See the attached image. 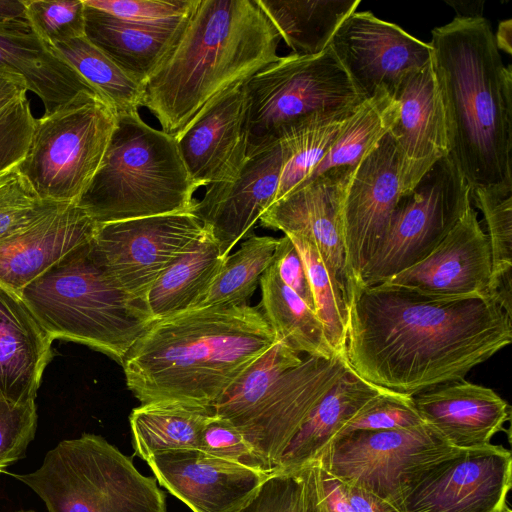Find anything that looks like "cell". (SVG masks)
Here are the masks:
<instances>
[{
    "instance_id": "46",
    "label": "cell",
    "mask_w": 512,
    "mask_h": 512,
    "mask_svg": "<svg viewBox=\"0 0 512 512\" xmlns=\"http://www.w3.org/2000/svg\"><path fill=\"white\" fill-rule=\"evenodd\" d=\"M34 121L27 97L0 113V172L19 164L25 157Z\"/></svg>"
},
{
    "instance_id": "25",
    "label": "cell",
    "mask_w": 512,
    "mask_h": 512,
    "mask_svg": "<svg viewBox=\"0 0 512 512\" xmlns=\"http://www.w3.org/2000/svg\"><path fill=\"white\" fill-rule=\"evenodd\" d=\"M52 341L21 297L0 284V397L35 401Z\"/></svg>"
},
{
    "instance_id": "41",
    "label": "cell",
    "mask_w": 512,
    "mask_h": 512,
    "mask_svg": "<svg viewBox=\"0 0 512 512\" xmlns=\"http://www.w3.org/2000/svg\"><path fill=\"white\" fill-rule=\"evenodd\" d=\"M57 204L40 198L18 164L0 172V236L26 225Z\"/></svg>"
},
{
    "instance_id": "19",
    "label": "cell",
    "mask_w": 512,
    "mask_h": 512,
    "mask_svg": "<svg viewBox=\"0 0 512 512\" xmlns=\"http://www.w3.org/2000/svg\"><path fill=\"white\" fill-rule=\"evenodd\" d=\"M284 157L279 140L247 157L237 178L212 184L193 213L220 247L224 257L249 235L273 204Z\"/></svg>"
},
{
    "instance_id": "11",
    "label": "cell",
    "mask_w": 512,
    "mask_h": 512,
    "mask_svg": "<svg viewBox=\"0 0 512 512\" xmlns=\"http://www.w3.org/2000/svg\"><path fill=\"white\" fill-rule=\"evenodd\" d=\"M471 200V188L448 154L400 197L384 240L363 268L360 288L422 261L472 206Z\"/></svg>"
},
{
    "instance_id": "36",
    "label": "cell",
    "mask_w": 512,
    "mask_h": 512,
    "mask_svg": "<svg viewBox=\"0 0 512 512\" xmlns=\"http://www.w3.org/2000/svg\"><path fill=\"white\" fill-rule=\"evenodd\" d=\"M278 242L271 236H248L227 256L200 307L247 304L272 264Z\"/></svg>"
},
{
    "instance_id": "7",
    "label": "cell",
    "mask_w": 512,
    "mask_h": 512,
    "mask_svg": "<svg viewBox=\"0 0 512 512\" xmlns=\"http://www.w3.org/2000/svg\"><path fill=\"white\" fill-rule=\"evenodd\" d=\"M196 190L175 137L134 113L117 116L101 164L76 204L104 224L193 212Z\"/></svg>"
},
{
    "instance_id": "22",
    "label": "cell",
    "mask_w": 512,
    "mask_h": 512,
    "mask_svg": "<svg viewBox=\"0 0 512 512\" xmlns=\"http://www.w3.org/2000/svg\"><path fill=\"white\" fill-rule=\"evenodd\" d=\"M97 226L76 203H59L0 236V284L19 295L65 255L90 242Z\"/></svg>"
},
{
    "instance_id": "53",
    "label": "cell",
    "mask_w": 512,
    "mask_h": 512,
    "mask_svg": "<svg viewBox=\"0 0 512 512\" xmlns=\"http://www.w3.org/2000/svg\"><path fill=\"white\" fill-rule=\"evenodd\" d=\"M21 512H24V511H21ZM25 512H34V511H25Z\"/></svg>"
},
{
    "instance_id": "21",
    "label": "cell",
    "mask_w": 512,
    "mask_h": 512,
    "mask_svg": "<svg viewBox=\"0 0 512 512\" xmlns=\"http://www.w3.org/2000/svg\"><path fill=\"white\" fill-rule=\"evenodd\" d=\"M392 97L398 113L388 133L398 153L404 195L450 153L446 116L432 62L406 76Z\"/></svg>"
},
{
    "instance_id": "28",
    "label": "cell",
    "mask_w": 512,
    "mask_h": 512,
    "mask_svg": "<svg viewBox=\"0 0 512 512\" xmlns=\"http://www.w3.org/2000/svg\"><path fill=\"white\" fill-rule=\"evenodd\" d=\"M385 390L362 379L350 368L311 411L284 450L276 469L316 461L348 421Z\"/></svg>"
},
{
    "instance_id": "1",
    "label": "cell",
    "mask_w": 512,
    "mask_h": 512,
    "mask_svg": "<svg viewBox=\"0 0 512 512\" xmlns=\"http://www.w3.org/2000/svg\"><path fill=\"white\" fill-rule=\"evenodd\" d=\"M512 341V317L490 296L431 300L374 285L353 293L345 356L362 379L415 396L465 378Z\"/></svg>"
},
{
    "instance_id": "43",
    "label": "cell",
    "mask_w": 512,
    "mask_h": 512,
    "mask_svg": "<svg viewBox=\"0 0 512 512\" xmlns=\"http://www.w3.org/2000/svg\"><path fill=\"white\" fill-rule=\"evenodd\" d=\"M37 418L35 401L14 403L0 397V473L25 456Z\"/></svg>"
},
{
    "instance_id": "44",
    "label": "cell",
    "mask_w": 512,
    "mask_h": 512,
    "mask_svg": "<svg viewBox=\"0 0 512 512\" xmlns=\"http://www.w3.org/2000/svg\"><path fill=\"white\" fill-rule=\"evenodd\" d=\"M86 6L110 14L118 19L162 24L182 20L195 0H83Z\"/></svg>"
},
{
    "instance_id": "32",
    "label": "cell",
    "mask_w": 512,
    "mask_h": 512,
    "mask_svg": "<svg viewBox=\"0 0 512 512\" xmlns=\"http://www.w3.org/2000/svg\"><path fill=\"white\" fill-rule=\"evenodd\" d=\"M260 287V310L278 341L298 354L337 356L316 313L280 280L272 264L262 275Z\"/></svg>"
},
{
    "instance_id": "39",
    "label": "cell",
    "mask_w": 512,
    "mask_h": 512,
    "mask_svg": "<svg viewBox=\"0 0 512 512\" xmlns=\"http://www.w3.org/2000/svg\"><path fill=\"white\" fill-rule=\"evenodd\" d=\"M471 199L482 211L486 223L492 257L491 285L512 275V192L474 190Z\"/></svg>"
},
{
    "instance_id": "49",
    "label": "cell",
    "mask_w": 512,
    "mask_h": 512,
    "mask_svg": "<svg viewBox=\"0 0 512 512\" xmlns=\"http://www.w3.org/2000/svg\"><path fill=\"white\" fill-rule=\"evenodd\" d=\"M342 483L345 496L354 512H401L392 503L361 486L344 481Z\"/></svg>"
},
{
    "instance_id": "9",
    "label": "cell",
    "mask_w": 512,
    "mask_h": 512,
    "mask_svg": "<svg viewBox=\"0 0 512 512\" xmlns=\"http://www.w3.org/2000/svg\"><path fill=\"white\" fill-rule=\"evenodd\" d=\"M247 157L279 139L288 126L319 113L354 109L365 99L330 45L317 55L291 53L244 82Z\"/></svg>"
},
{
    "instance_id": "3",
    "label": "cell",
    "mask_w": 512,
    "mask_h": 512,
    "mask_svg": "<svg viewBox=\"0 0 512 512\" xmlns=\"http://www.w3.org/2000/svg\"><path fill=\"white\" fill-rule=\"evenodd\" d=\"M280 39L257 0H195L142 83V107L176 137L218 96L277 61Z\"/></svg>"
},
{
    "instance_id": "48",
    "label": "cell",
    "mask_w": 512,
    "mask_h": 512,
    "mask_svg": "<svg viewBox=\"0 0 512 512\" xmlns=\"http://www.w3.org/2000/svg\"><path fill=\"white\" fill-rule=\"evenodd\" d=\"M316 462L318 512H354L345 496L342 481Z\"/></svg>"
},
{
    "instance_id": "33",
    "label": "cell",
    "mask_w": 512,
    "mask_h": 512,
    "mask_svg": "<svg viewBox=\"0 0 512 512\" xmlns=\"http://www.w3.org/2000/svg\"><path fill=\"white\" fill-rule=\"evenodd\" d=\"M211 407L179 402H151L129 416L135 455L146 459L159 451L198 448L205 426L214 418Z\"/></svg>"
},
{
    "instance_id": "42",
    "label": "cell",
    "mask_w": 512,
    "mask_h": 512,
    "mask_svg": "<svg viewBox=\"0 0 512 512\" xmlns=\"http://www.w3.org/2000/svg\"><path fill=\"white\" fill-rule=\"evenodd\" d=\"M422 424L413 396L385 390L367 402L335 438L354 431L410 428Z\"/></svg>"
},
{
    "instance_id": "15",
    "label": "cell",
    "mask_w": 512,
    "mask_h": 512,
    "mask_svg": "<svg viewBox=\"0 0 512 512\" xmlns=\"http://www.w3.org/2000/svg\"><path fill=\"white\" fill-rule=\"evenodd\" d=\"M399 168L395 144L387 133L359 163L346 188L339 227L352 296L402 196Z\"/></svg>"
},
{
    "instance_id": "27",
    "label": "cell",
    "mask_w": 512,
    "mask_h": 512,
    "mask_svg": "<svg viewBox=\"0 0 512 512\" xmlns=\"http://www.w3.org/2000/svg\"><path fill=\"white\" fill-rule=\"evenodd\" d=\"M185 18L162 24L136 23L85 5V36L142 84L169 50Z\"/></svg>"
},
{
    "instance_id": "54",
    "label": "cell",
    "mask_w": 512,
    "mask_h": 512,
    "mask_svg": "<svg viewBox=\"0 0 512 512\" xmlns=\"http://www.w3.org/2000/svg\"><path fill=\"white\" fill-rule=\"evenodd\" d=\"M510 512H512V511H510Z\"/></svg>"
},
{
    "instance_id": "26",
    "label": "cell",
    "mask_w": 512,
    "mask_h": 512,
    "mask_svg": "<svg viewBox=\"0 0 512 512\" xmlns=\"http://www.w3.org/2000/svg\"><path fill=\"white\" fill-rule=\"evenodd\" d=\"M0 70L22 77L50 114L81 92L95 91L27 23L0 27Z\"/></svg>"
},
{
    "instance_id": "24",
    "label": "cell",
    "mask_w": 512,
    "mask_h": 512,
    "mask_svg": "<svg viewBox=\"0 0 512 512\" xmlns=\"http://www.w3.org/2000/svg\"><path fill=\"white\" fill-rule=\"evenodd\" d=\"M414 397L423 422L459 449L484 447L505 430L510 406L491 388L465 379L439 385Z\"/></svg>"
},
{
    "instance_id": "17",
    "label": "cell",
    "mask_w": 512,
    "mask_h": 512,
    "mask_svg": "<svg viewBox=\"0 0 512 512\" xmlns=\"http://www.w3.org/2000/svg\"><path fill=\"white\" fill-rule=\"evenodd\" d=\"M491 270L490 243L470 206L427 257L379 284L431 300L478 298L489 296Z\"/></svg>"
},
{
    "instance_id": "37",
    "label": "cell",
    "mask_w": 512,
    "mask_h": 512,
    "mask_svg": "<svg viewBox=\"0 0 512 512\" xmlns=\"http://www.w3.org/2000/svg\"><path fill=\"white\" fill-rule=\"evenodd\" d=\"M286 236L291 239L304 262L315 312L323 325L327 340L337 355L345 356L349 302L313 243L301 237Z\"/></svg>"
},
{
    "instance_id": "47",
    "label": "cell",
    "mask_w": 512,
    "mask_h": 512,
    "mask_svg": "<svg viewBox=\"0 0 512 512\" xmlns=\"http://www.w3.org/2000/svg\"><path fill=\"white\" fill-rule=\"evenodd\" d=\"M272 266L280 280L315 312L314 298L304 262L297 248L286 235L279 238Z\"/></svg>"
},
{
    "instance_id": "29",
    "label": "cell",
    "mask_w": 512,
    "mask_h": 512,
    "mask_svg": "<svg viewBox=\"0 0 512 512\" xmlns=\"http://www.w3.org/2000/svg\"><path fill=\"white\" fill-rule=\"evenodd\" d=\"M226 258L207 231L160 275L150 289L146 302L154 319L200 307Z\"/></svg>"
},
{
    "instance_id": "4",
    "label": "cell",
    "mask_w": 512,
    "mask_h": 512,
    "mask_svg": "<svg viewBox=\"0 0 512 512\" xmlns=\"http://www.w3.org/2000/svg\"><path fill=\"white\" fill-rule=\"evenodd\" d=\"M432 66L450 155L474 190L512 192V70L482 16H456L432 30Z\"/></svg>"
},
{
    "instance_id": "16",
    "label": "cell",
    "mask_w": 512,
    "mask_h": 512,
    "mask_svg": "<svg viewBox=\"0 0 512 512\" xmlns=\"http://www.w3.org/2000/svg\"><path fill=\"white\" fill-rule=\"evenodd\" d=\"M330 47L366 100L391 96L403 79L431 62L429 43L369 11L353 12L333 35Z\"/></svg>"
},
{
    "instance_id": "50",
    "label": "cell",
    "mask_w": 512,
    "mask_h": 512,
    "mask_svg": "<svg viewBox=\"0 0 512 512\" xmlns=\"http://www.w3.org/2000/svg\"><path fill=\"white\" fill-rule=\"evenodd\" d=\"M27 91L22 77L0 70V113L12 104L26 98Z\"/></svg>"
},
{
    "instance_id": "14",
    "label": "cell",
    "mask_w": 512,
    "mask_h": 512,
    "mask_svg": "<svg viewBox=\"0 0 512 512\" xmlns=\"http://www.w3.org/2000/svg\"><path fill=\"white\" fill-rule=\"evenodd\" d=\"M511 452L501 445L459 449L404 490L401 512H510Z\"/></svg>"
},
{
    "instance_id": "31",
    "label": "cell",
    "mask_w": 512,
    "mask_h": 512,
    "mask_svg": "<svg viewBox=\"0 0 512 512\" xmlns=\"http://www.w3.org/2000/svg\"><path fill=\"white\" fill-rule=\"evenodd\" d=\"M397 113L398 105L386 91L363 101L344 122L324 158L299 188L317 178L351 176L389 132Z\"/></svg>"
},
{
    "instance_id": "35",
    "label": "cell",
    "mask_w": 512,
    "mask_h": 512,
    "mask_svg": "<svg viewBox=\"0 0 512 512\" xmlns=\"http://www.w3.org/2000/svg\"><path fill=\"white\" fill-rule=\"evenodd\" d=\"M53 48L110 106L116 116L139 113L143 102L142 84L86 36L57 44Z\"/></svg>"
},
{
    "instance_id": "8",
    "label": "cell",
    "mask_w": 512,
    "mask_h": 512,
    "mask_svg": "<svg viewBox=\"0 0 512 512\" xmlns=\"http://www.w3.org/2000/svg\"><path fill=\"white\" fill-rule=\"evenodd\" d=\"M12 476L31 488L48 512L167 511L156 479L142 475L130 457L95 434L60 441L37 470Z\"/></svg>"
},
{
    "instance_id": "6",
    "label": "cell",
    "mask_w": 512,
    "mask_h": 512,
    "mask_svg": "<svg viewBox=\"0 0 512 512\" xmlns=\"http://www.w3.org/2000/svg\"><path fill=\"white\" fill-rule=\"evenodd\" d=\"M350 369L345 356H305L277 341L212 406L270 471L320 400Z\"/></svg>"
},
{
    "instance_id": "52",
    "label": "cell",
    "mask_w": 512,
    "mask_h": 512,
    "mask_svg": "<svg viewBox=\"0 0 512 512\" xmlns=\"http://www.w3.org/2000/svg\"><path fill=\"white\" fill-rule=\"evenodd\" d=\"M511 31L512 21L508 19L499 24L497 32L494 34L498 50L502 49L509 55L511 54Z\"/></svg>"
},
{
    "instance_id": "5",
    "label": "cell",
    "mask_w": 512,
    "mask_h": 512,
    "mask_svg": "<svg viewBox=\"0 0 512 512\" xmlns=\"http://www.w3.org/2000/svg\"><path fill=\"white\" fill-rule=\"evenodd\" d=\"M91 241L65 255L19 296L52 340L87 345L121 364L155 319L146 302L126 292L96 262Z\"/></svg>"
},
{
    "instance_id": "10",
    "label": "cell",
    "mask_w": 512,
    "mask_h": 512,
    "mask_svg": "<svg viewBox=\"0 0 512 512\" xmlns=\"http://www.w3.org/2000/svg\"><path fill=\"white\" fill-rule=\"evenodd\" d=\"M117 116L97 94L81 92L35 118L19 170L45 201L77 203L97 172Z\"/></svg>"
},
{
    "instance_id": "45",
    "label": "cell",
    "mask_w": 512,
    "mask_h": 512,
    "mask_svg": "<svg viewBox=\"0 0 512 512\" xmlns=\"http://www.w3.org/2000/svg\"><path fill=\"white\" fill-rule=\"evenodd\" d=\"M197 449L259 471L272 472L242 433L216 415L203 429Z\"/></svg>"
},
{
    "instance_id": "18",
    "label": "cell",
    "mask_w": 512,
    "mask_h": 512,
    "mask_svg": "<svg viewBox=\"0 0 512 512\" xmlns=\"http://www.w3.org/2000/svg\"><path fill=\"white\" fill-rule=\"evenodd\" d=\"M146 462L159 484L193 512H235L271 473L197 448L159 451Z\"/></svg>"
},
{
    "instance_id": "38",
    "label": "cell",
    "mask_w": 512,
    "mask_h": 512,
    "mask_svg": "<svg viewBox=\"0 0 512 512\" xmlns=\"http://www.w3.org/2000/svg\"><path fill=\"white\" fill-rule=\"evenodd\" d=\"M317 462L275 469L235 512H318Z\"/></svg>"
},
{
    "instance_id": "23",
    "label": "cell",
    "mask_w": 512,
    "mask_h": 512,
    "mask_svg": "<svg viewBox=\"0 0 512 512\" xmlns=\"http://www.w3.org/2000/svg\"><path fill=\"white\" fill-rule=\"evenodd\" d=\"M351 176L317 178L273 203L259 219L262 227L312 242L349 305L352 289L340 234L339 210Z\"/></svg>"
},
{
    "instance_id": "51",
    "label": "cell",
    "mask_w": 512,
    "mask_h": 512,
    "mask_svg": "<svg viewBox=\"0 0 512 512\" xmlns=\"http://www.w3.org/2000/svg\"><path fill=\"white\" fill-rule=\"evenodd\" d=\"M27 23L22 0H0V27Z\"/></svg>"
},
{
    "instance_id": "13",
    "label": "cell",
    "mask_w": 512,
    "mask_h": 512,
    "mask_svg": "<svg viewBox=\"0 0 512 512\" xmlns=\"http://www.w3.org/2000/svg\"><path fill=\"white\" fill-rule=\"evenodd\" d=\"M206 232L193 212L98 224L91 253L121 288L146 302L160 275Z\"/></svg>"
},
{
    "instance_id": "34",
    "label": "cell",
    "mask_w": 512,
    "mask_h": 512,
    "mask_svg": "<svg viewBox=\"0 0 512 512\" xmlns=\"http://www.w3.org/2000/svg\"><path fill=\"white\" fill-rule=\"evenodd\" d=\"M356 108L315 114L281 132L278 140L282 146L284 162L273 203L299 188L307 180Z\"/></svg>"
},
{
    "instance_id": "20",
    "label": "cell",
    "mask_w": 512,
    "mask_h": 512,
    "mask_svg": "<svg viewBox=\"0 0 512 512\" xmlns=\"http://www.w3.org/2000/svg\"><path fill=\"white\" fill-rule=\"evenodd\" d=\"M175 139L198 188L235 180L247 160L244 82L218 96Z\"/></svg>"
},
{
    "instance_id": "30",
    "label": "cell",
    "mask_w": 512,
    "mask_h": 512,
    "mask_svg": "<svg viewBox=\"0 0 512 512\" xmlns=\"http://www.w3.org/2000/svg\"><path fill=\"white\" fill-rule=\"evenodd\" d=\"M292 53L317 55L330 45L360 0H257Z\"/></svg>"
},
{
    "instance_id": "2",
    "label": "cell",
    "mask_w": 512,
    "mask_h": 512,
    "mask_svg": "<svg viewBox=\"0 0 512 512\" xmlns=\"http://www.w3.org/2000/svg\"><path fill=\"white\" fill-rule=\"evenodd\" d=\"M277 337L248 304L198 307L155 320L121 365L142 403L211 407Z\"/></svg>"
},
{
    "instance_id": "40",
    "label": "cell",
    "mask_w": 512,
    "mask_h": 512,
    "mask_svg": "<svg viewBox=\"0 0 512 512\" xmlns=\"http://www.w3.org/2000/svg\"><path fill=\"white\" fill-rule=\"evenodd\" d=\"M31 29L49 46L85 36L83 0H22Z\"/></svg>"
},
{
    "instance_id": "12",
    "label": "cell",
    "mask_w": 512,
    "mask_h": 512,
    "mask_svg": "<svg viewBox=\"0 0 512 512\" xmlns=\"http://www.w3.org/2000/svg\"><path fill=\"white\" fill-rule=\"evenodd\" d=\"M458 450L424 423L341 435L316 461L341 481L361 486L398 508L404 490L417 475Z\"/></svg>"
}]
</instances>
